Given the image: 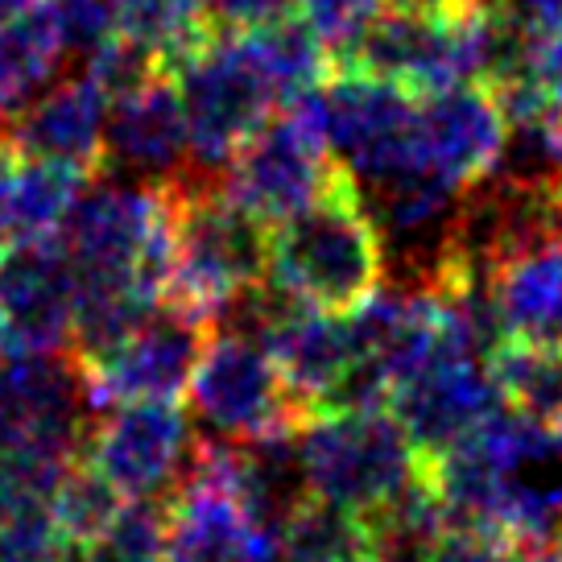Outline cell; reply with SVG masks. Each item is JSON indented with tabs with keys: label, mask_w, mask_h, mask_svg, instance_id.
Here are the masks:
<instances>
[{
	"label": "cell",
	"mask_w": 562,
	"mask_h": 562,
	"mask_svg": "<svg viewBox=\"0 0 562 562\" xmlns=\"http://www.w3.org/2000/svg\"><path fill=\"white\" fill-rule=\"evenodd\" d=\"M299 447L311 492L356 513L376 509L418 468V456L389 405L315 414L299 430Z\"/></svg>",
	"instance_id": "cell-6"
},
{
	"label": "cell",
	"mask_w": 562,
	"mask_h": 562,
	"mask_svg": "<svg viewBox=\"0 0 562 562\" xmlns=\"http://www.w3.org/2000/svg\"><path fill=\"white\" fill-rule=\"evenodd\" d=\"M509 4L529 25H538L546 37L562 30V0H509Z\"/></svg>",
	"instance_id": "cell-37"
},
{
	"label": "cell",
	"mask_w": 562,
	"mask_h": 562,
	"mask_svg": "<svg viewBox=\"0 0 562 562\" xmlns=\"http://www.w3.org/2000/svg\"><path fill=\"white\" fill-rule=\"evenodd\" d=\"M166 562H278L281 533L257 526L224 475V442L203 435L166 501Z\"/></svg>",
	"instance_id": "cell-9"
},
{
	"label": "cell",
	"mask_w": 562,
	"mask_h": 562,
	"mask_svg": "<svg viewBox=\"0 0 562 562\" xmlns=\"http://www.w3.org/2000/svg\"><path fill=\"white\" fill-rule=\"evenodd\" d=\"M13 351V339H9V331H4V323H0V360Z\"/></svg>",
	"instance_id": "cell-40"
},
{
	"label": "cell",
	"mask_w": 562,
	"mask_h": 562,
	"mask_svg": "<svg viewBox=\"0 0 562 562\" xmlns=\"http://www.w3.org/2000/svg\"><path fill=\"white\" fill-rule=\"evenodd\" d=\"M170 191V281L166 299L220 323L232 299L269 278V224L228 191L224 175L182 170Z\"/></svg>",
	"instance_id": "cell-2"
},
{
	"label": "cell",
	"mask_w": 562,
	"mask_h": 562,
	"mask_svg": "<svg viewBox=\"0 0 562 562\" xmlns=\"http://www.w3.org/2000/svg\"><path fill=\"white\" fill-rule=\"evenodd\" d=\"M42 0H0V21L9 18H21V13H30V9H37Z\"/></svg>",
	"instance_id": "cell-38"
},
{
	"label": "cell",
	"mask_w": 562,
	"mask_h": 562,
	"mask_svg": "<svg viewBox=\"0 0 562 562\" xmlns=\"http://www.w3.org/2000/svg\"><path fill=\"white\" fill-rule=\"evenodd\" d=\"M112 13L121 34L137 37L161 54V67L182 50H191L215 25L203 0H112Z\"/></svg>",
	"instance_id": "cell-25"
},
{
	"label": "cell",
	"mask_w": 562,
	"mask_h": 562,
	"mask_svg": "<svg viewBox=\"0 0 562 562\" xmlns=\"http://www.w3.org/2000/svg\"><path fill=\"white\" fill-rule=\"evenodd\" d=\"M21 154L13 149V140L0 133V245L9 236V199H13V178H18Z\"/></svg>",
	"instance_id": "cell-36"
},
{
	"label": "cell",
	"mask_w": 562,
	"mask_h": 562,
	"mask_svg": "<svg viewBox=\"0 0 562 562\" xmlns=\"http://www.w3.org/2000/svg\"><path fill=\"white\" fill-rule=\"evenodd\" d=\"M505 112L480 83H451L418 100V149L430 170L472 187L496 170L505 145Z\"/></svg>",
	"instance_id": "cell-16"
},
{
	"label": "cell",
	"mask_w": 562,
	"mask_h": 562,
	"mask_svg": "<svg viewBox=\"0 0 562 562\" xmlns=\"http://www.w3.org/2000/svg\"><path fill=\"white\" fill-rule=\"evenodd\" d=\"M335 70H369L376 79L414 91L418 100L451 83H472L468 18L435 21L381 9Z\"/></svg>",
	"instance_id": "cell-12"
},
{
	"label": "cell",
	"mask_w": 562,
	"mask_h": 562,
	"mask_svg": "<svg viewBox=\"0 0 562 562\" xmlns=\"http://www.w3.org/2000/svg\"><path fill=\"white\" fill-rule=\"evenodd\" d=\"M182 100L187 140L199 175H224L245 140L273 116V91L248 63L232 25L215 21L191 50L166 63Z\"/></svg>",
	"instance_id": "cell-3"
},
{
	"label": "cell",
	"mask_w": 562,
	"mask_h": 562,
	"mask_svg": "<svg viewBox=\"0 0 562 562\" xmlns=\"http://www.w3.org/2000/svg\"><path fill=\"white\" fill-rule=\"evenodd\" d=\"M63 54L67 46L46 4L0 21V121H13L37 91H46Z\"/></svg>",
	"instance_id": "cell-21"
},
{
	"label": "cell",
	"mask_w": 562,
	"mask_h": 562,
	"mask_svg": "<svg viewBox=\"0 0 562 562\" xmlns=\"http://www.w3.org/2000/svg\"><path fill=\"white\" fill-rule=\"evenodd\" d=\"M538 79H542L546 95H550V116H554V121H562V30L542 42Z\"/></svg>",
	"instance_id": "cell-34"
},
{
	"label": "cell",
	"mask_w": 562,
	"mask_h": 562,
	"mask_svg": "<svg viewBox=\"0 0 562 562\" xmlns=\"http://www.w3.org/2000/svg\"><path fill=\"white\" fill-rule=\"evenodd\" d=\"M509 339L562 351V236L492 269Z\"/></svg>",
	"instance_id": "cell-18"
},
{
	"label": "cell",
	"mask_w": 562,
	"mask_h": 562,
	"mask_svg": "<svg viewBox=\"0 0 562 562\" xmlns=\"http://www.w3.org/2000/svg\"><path fill=\"white\" fill-rule=\"evenodd\" d=\"M302 0H207V13L215 21H224L232 30H245V25H261V21L285 18L294 13Z\"/></svg>",
	"instance_id": "cell-33"
},
{
	"label": "cell",
	"mask_w": 562,
	"mask_h": 562,
	"mask_svg": "<svg viewBox=\"0 0 562 562\" xmlns=\"http://www.w3.org/2000/svg\"><path fill=\"white\" fill-rule=\"evenodd\" d=\"M505 405L484 360H447L405 376L389 393V409L402 422L418 459H439Z\"/></svg>",
	"instance_id": "cell-14"
},
{
	"label": "cell",
	"mask_w": 562,
	"mask_h": 562,
	"mask_svg": "<svg viewBox=\"0 0 562 562\" xmlns=\"http://www.w3.org/2000/svg\"><path fill=\"white\" fill-rule=\"evenodd\" d=\"M302 100L315 112L331 154L360 187L381 182L405 166H422L414 91L376 79L369 70H331V79Z\"/></svg>",
	"instance_id": "cell-5"
},
{
	"label": "cell",
	"mask_w": 562,
	"mask_h": 562,
	"mask_svg": "<svg viewBox=\"0 0 562 562\" xmlns=\"http://www.w3.org/2000/svg\"><path fill=\"white\" fill-rule=\"evenodd\" d=\"M278 562H376L364 513L311 492L281 526Z\"/></svg>",
	"instance_id": "cell-22"
},
{
	"label": "cell",
	"mask_w": 562,
	"mask_h": 562,
	"mask_svg": "<svg viewBox=\"0 0 562 562\" xmlns=\"http://www.w3.org/2000/svg\"><path fill=\"white\" fill-rule=\"evenodd\" d=\"M63 546L50 505L18 509L0 517V562H50Z\"/></svg>",
	"instance_id": "cell-31"
},
{
	"label": "cell",
	"mask_w": 562,
	"mask_h": 562,
	"mask_svg": "<svg viewBox=\"0 0 562 562\" xmlns=\"http://www.w3.org/2000/svg\"><path fill=\"white\" fill-rule=\"evenodd\" d=\"M95 414L88 376L70 351L13 348L0 360V451L42 447L79 459Z\"/></svg>",
	"instance_id": "cell-10"
},
{
	"label": "cell",
	"mask_w": 562,
	"mask_h": 562,
	"mask_svg": "<svg viewBox=\"0 0 562 562\" xmlns=\"http://www.w3.org/2000/svg\"><path fill=\"white\" fill-rule=\"evenodd\" d=\"M83 75L104 91L108 100H121L128 91H137L140 83H149L154 75H161V54L149 50L137 37L116 34V37H108L100 50L88 54Z\"/></svg>",
	"instance_id": "cell-28"
},
{
	"label": "cell",
	"mask_w": 562,
	"mask_h": 562,
	"mask_svg": "<svg viewBox=\"0 0 562 562\" xmlns=\"http://www.w3.org/2000/svg\"><path fill=\"white\" fill-rule=\"evenodd\" d=\"M187 402L203 435L228 442L299 435L311 422V409L285 385L273 351L232 327L211 331Z\"/></svg>",
	"instance_id": "cell-4"
},
{
	"label": "cell",
	"mask_w": 562,
	"mask_h": 562,
	"mask_svg": "<svg viewBox=\"0 0 562 562\" xmlns=\"http://www.w3.org/2000/svg\"><path fill=\"white\" fill-rule=\"evenodd\" d=\"M199 439L178 402H121L91 418L79 459L124 501H166L191 472Z\"/></svg>",
	"instance_id": "cell-7"
},
{
	"label": "cell",
	"mask_w": 562,
	"mask_h": 562,
	"mask_svg": "<svg viewBox=\"0 0 562 562\" xmlns=\"http://www.w3.org/2000/svg\"><path fill=\"white\" fill-rule=\"evenodd\" d=\"M88 562H166V509L161 501H128L112 526L88 546Z\"/></svg>",
	"instance_id": "cell-27"
},
{
	"label": "cell",
	"mask_w": 562,
	"mask_h": 562,
	"mask_svg": "<svg viewBox=\"0 0 562 562\" xmlns=\"http://www.w3.org/2000/svg\"><path fill=\"white\" fill-rule=\"evenodd\" d=\"M273 360H278L285 385L294 389L311 418H315L323 402L331 397V389L339 385V376L348 372L356 344H351L348 315H331L318 306H302L299 315L290 318L278 331V339L269 344Z\"/></svg>",
	"instance_id": "cell-19"
},
{
	"label": "cell",
	"mask_w": 562,
	"mask_h": 562,
	"mask_svg": "<svg viewBox=\"0 0 562 562\" xmlns=\"http://www.w3.org/2000/svg\"><path fill=\"white\" fill-rule=\"evenodd\" d=\"M381 9H385L381 0H302V18L311 21L315 34L327 42L335 67L348 58L356 37L369 30V21Z\"/></svg>",
	"instance_id": "cell-29"
},
{
	"label": "cell",
	"mask_w": 562,
	"mask_h": 562,
	"mask_svg": "<svg viewBox=\"0 0 562 562\" xmlns=\"http://www.w3.org/2000/svg\"><path fill=\"white\" fill-rule=\"evenodd\" d=\"M526 562H562V550H546V554H529Z\"/></svg>",
	"instance_id": "cell-39"
},
{
	"label": "cell",
	"mask_w": 562,
	"mask_h": 562,
	"mask_svg": "<svg viewBox=\"0 0 562 562\" xmlns=\"http://www.w3.org/2000/svg\"><path fill=\"white\" fill-rule=\"evenodd\" d=\"M79 278L58 236L0 245V323L21 351H67Z\"/></svg>",
	"instance_id": "cell-13"
},
{
	"label": "cell",
	"mask_w": 562,
	"mask_h": 562,
	"mask_svg": "<svg viewBox=\"0 0 562 562\" xmlns=\"http://www.w3.org/2000/svg\"><path fill=\"white\" fill-rule=\"evenodd\" d=\"M559 430H562V426H559Z\"/></svg>",
	"instance_id": "cell-41"
},
{
	"label": "cell",
	"mask_w": 562,
	"mask_h": 562,
	"mask_svg": "<svg viewBox=\"0 0 562 562\" xmlns=\"http://www.w3.org/2000/svg\"><path fill=\"white\" fill-rule=\"evenodd\" d=\"M488 372L501 397L542 426H562V351L538 344H501L488 356Z\"/></svg>",
	"instance_id": "cell-24"
},
{
	"label": "cell",
	"mask_w": 562,
	"mask_h": 562,
	"mask_svg": "<svg viewBox=\"0 0 562 562\" xmlns=\"http://www.w3.org/2000/svg\"><path fill=\"white\" fill-rule=\"evenodd\" d=\"M269 278L331 315H348L385 285V240L348 166L315 203L269 228Z\"/></svg>",
	"instance_id": "cell-1"
},
{
	"label": "cell",
	"mask_w": 562,
	"mask_h": 562,
	"mask_svg": "<svg viewBox=\"0 0 562 562\" xmlns=\"http://www.w3.org/2000/svg\"><path fill=\"white\" fill-rule=\"evenodd\" d=\"M381 4L397 9V13H414V18H435V21H459L475 9L472 0H381Z\"/></svg>",
	"instance_id": "cell-35"
},
{
	"label": "cell",
	"mask_w": 562,
	"mask_h": 562,
	"mask_svg": "<svg viewBox=\"0 0 562 562\" xmlns=\"http://www.w3.org/2000/svg\"><path fill=\"white\" fill-rule=\"evenodd\" d=\"M339 170L344 161L331 154L311 104L294 100L281 104V112H273L245 140V149L224 170V182L252 215H261L273 228L306 203H315Z\"/></svg>",
	"instance_id": "cell-8"
},
{
	"label": "cell",
	"mask_w": 562,
	"mask_h": 562,
	"mask_svg": "<svg viewBox=\"0 0 562 562\" xmlns=\"http://www.w3.org/2000/svg\"><path fill=\"white\" fill-rule=\"evenodd\" d=\"M236 37L245 46L248 63L261 70L278 108L294 104V100L311 95L331 79V50L315 34V25L299 13L261 21V25H245V30H236Z\"/></svg>",
	"instance_id": "cell-20"
},
{
	"label": "cell",
	"mask_w": 562,
	"mask_h": 562,
	"mask_svg": "<svg viewBox=\"0 0 562 562\" xmlns=\"http://www.w3.org/2000/svg\"><path fill=\"white\" fill-rule=\"evenodd\" d=\"M108 108H112V100L88 75H79V79L37 91L34 100L9 121L4 137L13 140L21 158L67 161V166H79L91 175L104 161Z\"/></svg>",
	"instance_id": "cell-17"
},
{
	"label": "cell",
	"mask_w": 562,
	"mask_h": 562,
	"mask_svg": "<svg viewBox=\"0 0 562 562\" xmlns=\"http://www.w3.org/2000/svg\"><path fill=\"white\" fill-rule=\"evenodd\" d=\"M46 13L58 25V37L67 54H83L100 50L108 37H116V13H112V0H42Z\"/></svg>",
	"instance_id": "cell-30"
},
{
	"label": "cell",
	"mask_w": 562,
	"mask_h": 562,
	"mask_svg": "<svg viewBox=\"0 0 562 562\" xmlns=\"http://www.w3.org/2000/svg\"><path fill=\"white\" fill-rule=\"evenodd\" d=\"M187 161H191V140H187V116H182L175 79L154 75L137 91L112 100L104 161H100L104 175L166 187L187 170Z\"/></svg>",
	"instance_id": "cell-15"
},
{
	"label": "cell",
	"mask_w": 562,
	"mask_h": 562,
	"mask_svg": "<svg viewBox=\"0 0 562 562\" xmlns=\"http://www.w3.org/2000/svg\"><path fill=\"white\" fill-rule=\"evenodd\" d=\"M215 323L178 302L161 299L140 327L104 360L83 369L95 409L121 402H178L187 397L191 376L203 360Z\"/></svg>",
	"instance_id": "cell-11"
},
{
	"label": "cell",
	"mask_w": 562,
	"mask_h": 562,
	"mask_svg": "<svg viewBox=\"0 0 562 562\" xmlns=\"http://www.w3.org/2000/svg\"><path fill=\"white\" fill-rule=\"evenodd\" d=\"M121 492L112 488L88 459H70V468L63 472V480H58V488L50 496L54 526L67 542L91 546L112 526V517L121 513Z\"/></svg>",
	"instance_id": "cell-26"
},
{
	"label": "cell",
	"mask_w": 562,
	"mask_h": 562,
	"mask_svg": "<svg viewBox=\"0 0 562 562\" xmlns=\"http://www.w3.org/2000/svg\"><path fill=\"white\" fill-rule=\"evenodd\" d=\"M88 187V170L50 158H21L9 199V236L4 240H37L58 236L79 191Z\"/></svg>",
	"instance_id": "cell-23"
},
{
	"label": "cell",
	"mask_w": 562,
	"mask_h": 562,
	"mask_svg": "<svg viewBox=\"0 0 562 562\" xmlns=\"http://www.w3.org/2000/svg\"><path fill=\"white\" fill-rule=\"evenodd\" d=\"M430 562H526V550L501 529L447 526Z\"/></svg>",
	"instance_id": "cell-32"
}]
</instances>
